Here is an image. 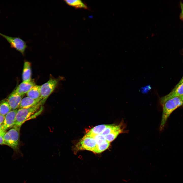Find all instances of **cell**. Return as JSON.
Returning <instances> with one entry per match:
<instances>
[{
	"mask_svg": "<svg viewBox=\"0 0 183 183\" xmlns=\"http://www.w3.org/2000/svg\"><path fill=\"white\" fill-rule=\"evenodd\" d=\"M162 108V113L160 130H162L167 120L172 113L175 109L183 105V95L166 99H160Z\"/></svg>",
	"mask_w": 183,
	"mask_h": 183,
	"instance_id": "obj_1",
	"label": "cell"
},
{
	"mask_svg": "<svg viewBox=\"0 0 183 183\" xmlns=\"http://www.w3.org/2000/svg\"><path fill=\"white\" fill-rule=\"evenodd\" d=\"M46 99H43L37 105L32 107L18 109L16 116L14 126L21 127L27 120L34 118L38 112H41L43 108L42 105L44 103Z\"/></svg>",
	"mask_w": 183,
	"mask_h": 183,
	"instance_id": "obj_2",
	"label": "cell"
},
{
	"mask_svg": "<svg viewBox=\"0 0 183 183\" xmlns=\"http://www.w3.org/2000/svg\"><path fill=\"white\" fill-rule=\"evenodd\" d=\"M20 127L13 126L4 134V145L11 148L16 152L19 151Z\"/></svg>",
	"mask_w": 183,
	"mask_h": 183,
	"instance_id": "obj_3",
	"label": "cell"
},
{
	"mask_svg": "<svg viewBox=\"0 0 183 183\" xmlns=\"http://www.w3.org/2000/svg\"><path fill=\"white\" fill-rule=\"evenodd\" d=\"M0 35L7 41L10 44L11 47L14 48L22 54H24L27 46L24 40L19 37L9 36L0 33Z\"/></svg>",
	"mask_w": 183,
	"mask_h": 183,
	"instance_id": "obj_4",
	"label": "cell"
},
{
	"mask_svg": "<svg viewBox=\"0 0 183 183\" xmlns=\"http://www.w3.org/2000/svg\"><path fill=\"white\" fill-rule=\"evenodd\" d=\"M96 145V141L93 138L85 135L77 143V150H86L94 152Z\"/></svg>",
	"mask_w": 183,
	"mask_h": 183,
	"instance_id": "obj_5",
	"label": "cell"
},
{
	"mask_svg": "<svg viewBox=\"0 0 183 183\" xmlns=\"http://www.w3.org/2000/svg\"><path fill=\"white\" fill-rule=\"evenodd\" d=\"M59 80V79L51 78L46 83L40 85V93L42 99H47L56 88Z\"/></svg>",
	"mask_w": 183,
	"mask_h": 183,
	"instance_id": "obj_6",
	"label": "cell"
},
{
	"mask_svg": "<svg viewBox=\"0 0 183 183\" xmlns=\"http://www.w3.org/2000/svg\"><path fill=\"white\" fill-rule=\"evenodd\" d=\"M18 109L11 110L5 116L4 121L2 125V129L4 131L12 128L14 126L16 114Z\"/></svg>",
	"mask_w": 183,
	"mask_h": 183,
	"instance_id": "obj_7",
	"label": "cell"
},
{
	"mask_svg": "<svg viewBox=\"0 0 183 183\" xmlns=\"http://www.w3.org/2000/svg\"><path fill=\"white\" fill-rule=\"evenodd\" d=\"M35 85L34 81L32 80L29 82L23 81L13 92L19 95L23 96Z\"/></svg>",
	"mask_w": 183,
	"mask_h": 183,
	"instance_id": "obj_8",
	"label": "cell"
},
{
	"mask_svg": "<svg viewBox=\"0 0 183 183\" xmlns=\"http://www.w3.org/2000/svg\"><path fill=\"white\" fill-rule=\"evenodd\" d=\"M23 96L19 95L13 91L9 95L7 100L11 110L19 108L21 101Z\"/></svg>",
	"mask_w": 183,
	"mask_h": 183,
	"instance_id": "obj_9",
	"label": "cell"
},
{
	"mask_svg": "<svg viewBox=\"0 0 183 183\" xmlns=\"http://www.w3.org/2000/svg\"><path fill=\"white\" fill-rule=\"evenodd\" d=\"M42 99L41 98L38 99H34L27 96L22 99L19 108H27L35 106L38 104Z\"/></svg>",
	"mask_w": 183,
	"mask_h": 183,
	"instance_id": "obj_10",
	"label": "cell"
},
{
	"mask_svg": "<svg viewBox=\"0 0 183 183\" xmlns=\"http://www.w3.org/2000/svg\"><path fill=\"white\" fill-rule=\"evenodd\" d=\"M183 95V83L177 87H175L169 94L160 98L163 99H166Z\"/></svg>",
	"mask_w": 183,
	"mask_h": 183,
	"instance_id": "obj_11",
	"label": "cell"
},
{
	"mask_svg": "<svg viewBox=\"0 0 183 183\" xmlns=\"http://www.w3.org/2000/svg\"><path fill=\"white\" fill-rule=\"evenodd\" d=\"M22 75L23 81L29 82L31 80V65L29 62H24Z\"/></svg>",
	"mask_w": 183,
	"mask_h": 183,
	"instance_id": "obj_12",
	"label": "cell"
},
{
	"mask_svg": "<svg viewBox=\"0 0 183 183\" xmlns=\"http://www.w3.org/2000/svg\"><path fill=\"white\" fill-rule=\"evenodd\" d=\"M109 125L102 124L95 126L91 129L85 135L93 137L95 135L101 134Z\"/></svg>",
	"mask_w": 183,
	"mask_h": 183,
	"instance_id": "obj_13",
	"label": "cell"
},
{
	"mask_svg": "<svg viewBox=\"0 0 183 183\" xmlns=\"http://www.w3.org/2000/svg\"><path fill=\"white\" fill-rule=\"evenodd\" d=\"M40 85H35L26 94L27 96L34 99L41 97Z\"/></svg>",
	"mask_w": 183,
	"mask_h": 183,
	"instance_id": "obj_14",
	"label": "cell"
},
{
	"mask_svg": "<svg viewBox=\"0 0 183 183\" xmlns=\"http://www.w3.org/2000/svg\"><path fill=\"white\" fill-rule=\"evenodd\" d=\"M65 2L69 5L74 7L77 8H83L87 9V5L80 0H64Z\"/></svg>",
	"mask_w": 183,
	"mask_h": 183,
	"instance_id": "obj_15",
	"label": "cell"
},
{
	"mask_svg": "<svg viewBox=\"0 0 183 183\" xmlns=\"http://www.w3.org/2000/svg\"><path fill=\"white\" fill-rule=\"evenodd\" d=\"M11 110L7 100H3L0 103V114L6 115Z\"/></svg>",
	"mask_w": 183,
	"mask_h": 183,
	"instance_id": "obj_16",
	"label": "cell"
},
{
	"mask_svg": "<svg viewBox=\"0 0 183 183\" xmlns=\"http://www.w3.org/2000/svg\"><path fill=\"white\" fill-rule=\"evenodd\" d=\"M125 132H126V131L124 129H122L114 131L104 136L106 140L110 143L114 140L119 134Z\"/></svg>",
	"mask_w": 183,
	"mask_h": 183,
	"instance_id": "obj_17",
	"label": "cell"
},
{
	"mask_svg": "<svg viewBox=\"0 0 183 183\" xmlns=\"http://www.w3.org/2000/svg\"><path fill=\"white\" fill-rule=\"evenodd\" d=\"M110 145V142L107 141L99 144L97 145L94 153H99L106 150Z\"/></svg>",
	"mask_w": 183,
	"mask_h": 183,
	"instance_id": "obj_18",
	"label": "cell"
},
{
	"mask_svg": "<svg viewBox=\"0 0 183 183\" xmlns=\"http://www.w3.org/2000/svg\"><path fill=\"white\" fill-rule=\"evenodd\" d=\"M180 6L181 10L180 17L181 19L183 20V3L182 2H180Z\"/></svg>",
	"mask_w": 183,
	"mask_h": 183,
	"instance_id": "obj_19",
	"label": "cell"
},
{
	"mask_svg": "<svg viewBox=\"0 0 183 183\" xmlns=\"http://www.w3.org/2000/svg\"><path fill=\"white\" fill-rule=\"evenodd\" d=\"M5 118V116L0 114V124L2 125L3 123Z\"/></svg>",
	"mask_w": 183,
	"mask_h": 183,
	"instance_id": "obj_20",
	"label": "cell"
},
{
	"mask_svg": "<svg viewBox=\"0 0 183 183\" xmlns=\"http://www.w3.org/2000/svg\"><path fill=\"white\" fill-rule=\"evenodd\" d=\"M4 134L0 135V145H4V142L3 136Z\"/></svg>",
	"mask_w": 183,
	"mask_h": 183,
	"instance_id": "obj_21",
	"label": "cell"
},
{
	"mask_svg": "<svg viewBox=\"0 0 183 183\" xmlns=\"http://www.w3.org/2000/svg\"><path fill=\"white\" fill-rule=\"evenodd\" d=\"M183 83V76L180 80L175 87H177Z\"/></svg>",
	"mask_w": 183,
	"mask_h": 183,
	"instance_id": "obj_22",
	"label": "cell"
},
{
	"mask_svg": "<svg viewBox=\"0 0 183 183\" xmlns=\"http://www.w3.org/2000/svg\"><path fill=\"white\" fill-rule=\"evenodd\" d=\"M6 132V131H4L2 130H0V135L4 134Z\"/></svg>",
	"mask_w": 183,
	"mask_h": 183,
	"instance_id": "obj_23",
	"label": "cell"
},
{
	"mask_svg": "<svg viewBox=\"0 0 183 183\" xmlns=\"http://www.w3.org/2000/svg\"><path fill=\"white\" fill-rule=\"evenodd\" d=\"M0 130H2V125L0 124Z\"/></svg>",
	"mask_w": 183,
	"mask_h": 183,
	"instance_id": "obj_24",
	"label": "cell"
}]
</instances>
